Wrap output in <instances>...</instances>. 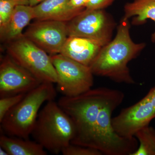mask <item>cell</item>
I'll return each mask as SVG.
<instances>
[{
  "instance_id": "52a82bcc",
  "label": "cell",
  "mask_w": 155,
  "mask_h": 155,
  "mask_svg": "<svg viewBox=\"0 0 155 155\" xmlns=\"http://www.w3.org/2000/svg\"><path fill=\"white\" fill-rule=\"evenodd\" d=\"M67 25L68 37L89 39L104 46L112 40L115 23L104 10L85 9L67 22Z\"/></svg>"
},
{
  "instance_id": "ba28073f",
  "label": "cell",
  "mask_w": 155,
  "mask_h": 155,
  "mask_svg": "<svg viewBox=\"0 0 155 155\" xmlns=\"http://www.w3.org/2000/svg\"><path fill=\"white\" fill-rule=\"evenodd\" d=\"M154 118L155 86L137 103L122 109L119 114L112 118V124L119 135L131 137L142 127L149 125Z\"/></svg>"
},
{
  "instance_id": "7a4b0ae2",
  "label": "cell",
  "mask_w": 155,
  "mask_h": 155,
  "mask_svg": "<svg viewBox=\"0 0 155 155\" xmlns=\"http://www.w3.org/2000/svg\"><path fill=\"white\" fill-rule=\"evenodd\" d=\"M112 89L91 88L75 97H61L58 104L70 117L75 127L71 143L91 148L95 125L102 106Z\"/></svg>"
},
{
  "instance_id": "4fadbf2b",
  "label": "cell",
  "mask_w": 155,
  "mask_h": 155,
  "mask_svg": "<svg viewBox=\"0 0 155 155\" xmlns=\"http://www.w3.org/2000/svg\"><path fill=\"white\" fill-rule=\"evenodd\" d=\"M69 0H44L33 7L36 20H54L68 22L75 17L69 10Z\"/></svg>"
},
{
  "instance_id": "7402d4cb",
  "label": "cell",
  "mask_w": 155,
  "mask_h": 155,
  "mask_svg": "<svg viewBox=\"0 0 155 155\" xmlns=\"http://www.w3.org/2000/svg\"><path fill=\"white\" fill-rule=\"evenodd\" d=\"M16 4V5H29L28 0H10Z\"/></svg>"
},
{
  "instance_id": "8992f818",
  "label": "cell",
  "mask_w": 155,
  "mask_h": 155,
  "mask_svg": "<svg viewBox=\"0 0 155 155\" xmlns=\"http://www.w3.org/2000/svg\"><path fill=\"white\" fill-rule=\"evenodd\" d=\"M50 56L58 75V91L64 96H76L91 89L94 74L90 67L61 54Z\"/></svg>"
},
{
  "instance_id": "8fae6325",
  "label": "cell",
  "mask_w": 155,
  "mask_h": 155,
  "mask_svg": "<svg viewBox=\"0 0 155 155\" xmlns=\"http://www.w3.org/2000/svg\"><path fill=\"white\" fill-rule=\"evenodd\" d=\"M102 47L89 39L69 36L60 54L90 67Z\"/></svg>"
},
{
  "instance_id": "3957f363",
  "label": "cell",
  "mask_w": 155,
  "mask_h": 155,
  "mask_svg": "<svg viewBox=\"0 0 155 155\" xmlns=\"http://www.w3.org/2000/svg\"><path fill=\"white\" fill-rule=\"evenodd\" d=\"M75 134L72 119L58 103L52 100L39 113L31 135L45 150L59 154L71 143Z\"/></svg>"
},
{
  "instance_id": "603a6c76",
  "label": "cell",
  "mask_w": 155,
  "mask_h": 155,
  "mask_svg": "<svg viewBox=\"0 0 155 155\" xmlns=\"http://www.w3.org/2000/svg\"><path fill=\"white\" fill-rule=\"evenodd\" d=\"M28 1H29V5L31 7H34L44 0H28Z\"/></svg>"
},
{
  "instance_id": "2e32d148",
  "label": "cell",
  "mask_w": 155,
  "mask_h": 155,
  "mask_svg": "<svg viewBox=\"0 0 155 155\" xmlns=\"http://www.w3.org/2000/svg\"><path fill=\"white\" fill-rule=\"evenodd\" d=\"M134 136L138 146L131 155H155V129L149 125L137 130Z\"/></svg>"
},
{
  "instance_id": "5b68a950",
  "label": "cell",
  "mask_w": 155,
  "mask_h": 155,
  "mask_svg": "<svg viewBox=\"0 0 155 155\" xmlns=\"http://www.w3.org/2000/svg\"><path fill=\"white\" fill-rule=\"evenodd\" d=\"M7 51L17 64L41 82L56 83L58 75L45 51L24 36L8 43Z\"/></svg>"
},
{
  "instance_id": "e0dca14e",
  "label": "cell",
  "mask_w": 155,
  "mask_h": 155,
  "mask_svg": "<svg viewBox=\"0 0 155 155\" xmlns=\"http://www.w3.org/2000/svg\"><path fill=\"white\" fill-rule=\"evenodd\" d=\"M26 94H19L8 96L1 97L0 99V122L11 109L24 97Z\"/></svg>"
},
{
  "instance_id": "9a60e30c",
  "label": "cell",
  "mask_w": 155,
  "mask_h": 155,
  "mask_svg": "<svg viewBox=\"0 0 155 155\" xmlns=\"http://www.w3.org/2000/svg\"><path fill=\"white\" fill-rule=\"evenodd\" d=\"M124 12L123 18H133L132 24L134 25H142L148 19L155 22V0H134L125 4ZM151 40L153 42H155V31Z\"/></svg>"
},
{
  "instance_id": "277c9868",
  "label": "cell",
  "mask_w": 155,
  "mask_h": 155,
  "mask_svg": "<svg viewBox=\"0 0 155 155\" xmlns=\"http://www.w3.org/2000/svg\"><path fill=\"white\" fill-rule=\"evenodd\" d=\"M56 95L53 83L40 84L7 113L0 122L1 130L7 135L29 139L42 105L54 100Z\"/></svg>"
},
{
  "instance_id": "6da1fadb",
  "label": "cell",
  "mask_w": 155,
  "mask_h": 155,
  "mask_svg": "<svg viewBox=\"0 0 155 155\" xmlns=\"http://www.w3.org/2000/svg\"><path fill=\"white\" fill-rule=\"evenodd\" d=\"M128 19L123 18L116 36L101 48L90 68L94 75L110 78L118 83L133 84L127 64L144 49V43H136L130 34Z\"/></svg>"
},
{
  "instance_id": "cb8c5ba5",
  "label": "cell",
  "mask_w": 155,
  "mask_h": 155,
  "mask_svg": "<svg viewBox=\"0 0 155 155\" xmlns=\"http://www.w3.org/2000/svg\"><path fill=\"white\" fill-rule=\"evenodd\" d=\"M0 155H9L8 153L3 149L2 148L0 147Z\"/></svg>"
},
{
  "instance_id": "5bb4252c",
  "label": "cell",
  "mask_w": 155,
  "mask_h": 155,
  "mask_svg": "<svg viewBox=\"0 0 155 155\" xmlns=\"http://www.w3.org/2000/svg\"><path fill=\"white\" fill-rule=\"evenodd\" d=\"M0 146L9 155H46L47 152L41 145L29 139L2 135Z\"/></svg>"
},
{
  "instance_id": "7c38bea8",
  "label": "cell",
  "mask_w": 155,
  "mask_h": 155,
  "mask_svg": "<svg viewBox=\"0 0 155 155\" xmlns=\"http://www.w3.org/2000/svg\"><path fill=\"white\" fill-rule=\"evenodd\" d=\"M35 19L33 7L30 5H17L9 21L0 29L2 41L7 43L23 36L22 31Z\"/></svg>"
},
{
  "instance_id": "9c48e42d",
  "label": "cell",
  "mask_w": 155,
  "mask_h": 155,
  "mask_svg": "<svg viewBox=\"0 0 155 155\" xmlns=\"http://www.w3.org/2000/svg\"><path fill=\"white\" fill-rule=\"evenodd\" d=\"M23 35L50 55L60 54L68 37L67 22L36 20L29 25Z\"/></svg>"
},
{
  "instance_id": "30bf717a",
  "label": "cell",
  "mask_w": 155,
  "mask_h": 155,
  "mask_svg": "<svg viewBox=\"0 0 155 155\" xmlns=\"http://www.w3.org/2000/svg\"><path fill=\"white\" fill-rule=\"evenodd\" d=\"M42 83L10 56L0 65V97L26 94Z\"/></svg>"
},
{
  "instance_id": "44dd1931",
  "label": "cell",
  "mask_w": 155,
  "mask_h": 155,
  "mask_svg": "<svg viewBox=\"0 0 155 155\" xmlns=\"http://www.w3.org/2000/svg\"><path fill=\"white\" fill-rule=\"evenodd\" d=\"M88 0H69L68 8L72 13L77 16L86 8Z\"/></svg>"
},
{
  "instance_id": "ac0fdd59",
  "label": "cell",
  "mask_w": 155,
  "mask_h": 155,
  "mask_svg": "<svg viewBox=\"0 0 155 155\" xmlns=\"http://www.w3.org/2000/svg\"><path fill=\"white\" fill-rule=\"evenodd\" d=\"M64 155H102L100 151L92 148L70 143L62 152Z\"/></svg>"
},
{
  "instance_id": "d6986e66",
  "label": "cell",
  "mask_w": 155,
  "mask_h": 155,
  "mask_svg": "<svg viewBox=\"0 0 155 155\" xmlns=\"http://www.w3.org/2000/svg\"><path fill=\"white\" fill-rule=\"evenodd\" d=\"M16 6V4L10 0H0V29L9 21Z\"/></svg>"
},
{
  "instance_id": "ffe728a7",
  "label": "cell",
  "mask_w": 155,
  "mask_h": 155,
  "mask_svg": "<svg viewBox=\"0 0 155 155\" xmlns=\"http://www.w3.org/2000/svg\"><path fill=\"white\" fill-rule=\"evenodd\" d=\"M115 0H88L86 10H104L112 5Z\"/></svg>"
}]
</instances>
